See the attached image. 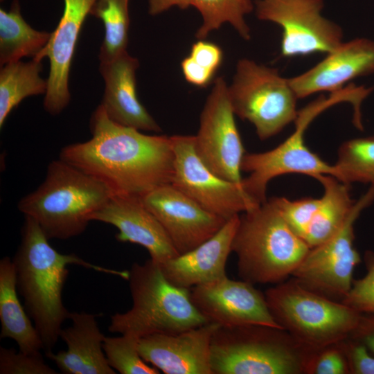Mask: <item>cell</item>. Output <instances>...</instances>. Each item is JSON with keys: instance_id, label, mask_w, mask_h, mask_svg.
I'll list each match as a JSON object with an SVG mask.
<instances>
[{"instance_id": "cell-22", "label": "cell", "mask_w": 374, "mask_h": 374, "mask_svg": "<svg viewBox=\"0 0 374 374\" xmlns=\"http://www.w3.org/2000/svg\"><path fill=\"white\" fill-rule=\"evenodd\" d=\"M71 326L62 328L60 338L66 350L45 353L62 373L115 374L103 350L105 336L101 332L96 315L84 312H71Z\"/></svg>"}, {"instance_id": "cell-26", "label": "cell", "mask_w": 374, "mask_h": 374, "mask_svg": "<svg viewBox=\"0 0 374 374\" xmlns=\"http://www.w3.org/2000/svg\"><path fill=\"white\" fill-rule=\"evenodd\" d=\"M42 61L32 59L18 61L1 66L0 70V127L10 112L24 98L46 93L47 80L39 75Z\"/></svg>"}, {"instance_id": "cell-25", "label": "cell", "mask_w": 374, "mask_h": 374, "mask_svg": "<svg viewBox=\"0 0 374 374\" xmlns=\"http://www.w3.org/2000/svg\"><path fill=\"white\" fill-rule=\"evenodd\" d=\"M51 35L34 29L24 20L17 0L12 1L8 11L1 8V66L25 57L35 58L47 44Z\"/></svg>"}, {"instance_id": "cell-30", "label": "cell", "mask_w": 374, "mask_h": 374, "mask_svg": "<svg viewBox=\"0 0 374 374\" xmlns=\"http://www.w3.org/2000/svg\"><path fill=\"white\" fill-rule=\"evenodd\" d=\"M139 338L130 334L105 337L103 350L109 366L121 374H159L160 371L146 362L139 349Z\"/></svg>"}, {"instance_id": "cell-18", "label": "cell", "mask_w": 374, "mask_h": 374, "mask_svg": "<svg viewBox=\"0 0 374 374\" xmlns=\"http://www.w3.org/2000/svg\"><path fill=\"white\" fill-rule=\"evenodd\" d=\"M91 221L115 226L118 242L143 247L159 265L179 255L167 233L140 197L112 195L91 215Z\"/></svg>"}, {"instance_id": "cell-13", "label": "cell", "mask_w": 374, "mask_h": 374, "mask_svg": "<svg viewBox=\"0 0 374 374\" xmlns=\"http://www.w3.org/2000/svg\"><path fill=\"white\" fill-rule=\"evenodd\" d=\"M225 80L217 78L200 116L195 136V150L215 174L242 184L241 163L244 155Z\"/></svg>"}, {"instance_id": "cell-28", "label": "cell", "mask_w": 374, "mask_h": 374, "mask_svg": "<svg viewBox=\"0 0 374 374\" xmlns=\"http://www.w3.org/2000/svg\"><path fill=\"white\" fill-rule=\"evenodd\" d=\"M202 17V24L195 36L203 39L224 23L230 24L244 39L251 37L250 29L245 21V15L253 8L251 0H192Z\"/></svg>"}, {"instance_id": "cell-10", "label": "cell", "mask_w": 374, "mask_h": 374, "mask_svg": "<svg viewBox=\"0 0 374 374\" xmlns=\"http://www.w3.org/2000/svg\"><path fill=\"white\" fill-rule=\"evenodd\" d=\"M374 202L371 185L355 203L341 228L323 243L310 249L292 277L305 287L341 301L350 290L353 272L361 262L354 246L355 224L362 212Z\"/></svg>"}, {"instance_id": "cell-37", "label": "cell", "mask_w": 374, "mask_h": 374, "mask_svg": "<svg viewBox=\"0 0 374 374\" xmlns=\"http://www.w3.org/2000/svg\"><path fill=\"white\" fill-rule=\"evenodd\" d=\"M348 337L362 342L374 355V315L362 314L357 327Z\"/></svg>"}, {"instance_id": "cell-29", "label": "cell", "mask_w": 374, "mask_h": 374, "mask_svg": "<svg viewBox=\"0 0 374 374\" xmlns=\"http://www.w3.org/2000/svg\"><path fill=\"white\" fill-rule=\"evenodd\" d=\"M334 165L339 181L348 185L353 182L374 185V136L344 142Z\"/></svg>"}, {"instance_id": "cell-20", "label": "cell", "mask_w": 374, "mask_h": 374, "mask_svg": "<svg viewBox=\"0 0 374 374\" xmlns=\"http://www.w3.org/2000/svg\"><path fill=\"white\" fill-rule=\"evenodd\" d=\"M138 60L127 51L114 59L100 63L105 81L100 105L114 122L140 131L159 132L161 128L137 96L136 71Z\"/></svg>"}, {"instance_id": "cell-16", "label": "cell", "mask_w": 374, "mask_h": 374, "mask_svg": "<svg viewBox=\"0 0 374 374\" xmlns=\"http://www.w3.org/2000/svg\"><path fill=\"white\" fill-rule=\"evenodd\" d=\"M220 326L213 322L177 333H156L141 337L142 358L166 374H213L211 344Z\"/></svg>"}, {"instance_id": "cell-2", "label": "cell", "mask_w": 374, "mask_h": 374, "mask_svg": "<svg viewBox=\"0 0 374 374\" xmlns=\"http://www.w3.org/2000/svg\"><path fill=\"white\" fill-rule=\"evenodd\" d=\"M21 242L12 258L17 287L24 306L33 321L45 353L52 351L62 326L71 312L62 301V290L69 275L67 266L78 265L126 280L128 271H117L90 263L75 254H64L48 242L37 222L24 215Z\"/></svg>"}, {"instance_id": "cell-19", "label": "cell", "mask_w": 374, "mask_h": 374, "mask_svg": "<svg viewBox=\"0 0 374 374\" xmlns=\"http://www.w3.org/2000/svg\"><path fill=\"white\" fill-rule=\"evenodd\" d=\"M374 73V41L356 38L342 42L335 51L305 72L289 78L298 99L344 89L349 81Z\"/></svg>"}, {"instance_id": "cell-31", "label": "cell", "mask_w": 374, "mask_h": 374, "mask_svg": "<svg viewBox=\"0 0 374 374\" xmlns=\"http://www.w3.org/2000/svg\"><path fill=\"white\" fill-rule=\"evenodd\" d=\"M364 261L366 274L353 280L341 302L361 314L374 315V251H366Z\"/></svg>"}, {"instance_id": "cell-36", "label": "cell", "mask_w": 374, "mask_h": 374, "mask_svg": "<svg viewBox=\"0 0 374 374\" xmlns=\"http://www.w3.org/2000/svg\"><path fill=\"white\" fill-rule=\"evenodd\" d=\"M181 67L186 81L197 87L208 84L215 74L196 63L190 56L182 60Z\"/></svg>"}, {"instance_id": "cell-3", "label": "cell", "mask_w": 374, "mask_h": 374, "mask_svg": "<svg viewBox=\"0 0 374 374\" xmlns=\"http://www.w3.org/2000/svg\"><path fill=\"white\" fill-rule=\"evenodd\" d=\"M112 195L100 181L59 158L48 164L43 182L17 207L49 240H66L82 233L91 215Z\"/></svg>"}, {"instance_id": "cell-11", "label": "cell", "mask_w": 374, "mask_h": 374, "mask_svg": "<svg viewBox=\"0 0 374 374\" xmlns=\"http://www.w3.org/2000/svg\"><path fill=\"white\" fill-rule=\"evenodd\" d=\"M174 168L171 184L205 210L228 220L257 206L242 184L221 178L200 159L195 136H171Z\"/></svg>"}, {"instance_id": "cell-9", "label": "cell", "mask_w": 374, "mask_h": 374, "mask_svg": "<svg viewBox=\"0 0 374 374\" xmlns=\"http://www.w3.org/2000/svg\"><path fill=\"white\" fill-rule=\"evenodd\" d=\"M228 92L235 114L253 125L261 140L279 133L297 118L298 98L289 78L276 69L241 59Z\"/></svg>"}, {"instance_id": "cell-12", "label": "cell", "mask_w": 374, "mask_h": 374, "mask_svg": "<svg viewBox=\"0 0 374 374\" xmlns=\"http://www.w3.org/2000/svg\"><path fill=\"white\" fill-rule=\"evenodd\" d=\"M323 7V0H257L256 14L282 28L283 57L327 55L341 44L343 31L321 15Z\"/></svg>"}, {"instance_id": "cell-5", "label": "cell", "mask_w": 374, "mask_h": 374, "mask_svg": "<svg viewBox=\"0 0 374 374\" xmlns=\"http://www.w3.org/2000/svg\"><path fill=\"white\" fill-rule=\"evenodd\" d=\"M132 308L111 317V332L138 338L156 333H177L209 321L193 303L190 290L170 283L151 258L134 262L128 271Z\"/></svg>"}, {"instance_id": "cell-4", "label": "cell", "mask_w": 374, "mask_h": 374, "mask_svg": "<svg viewBox=\"0 0 374 374\" xmlns=\"http://www.w3.org/2000/svg\"><path fill=\"white\" fill-rule=\"evenodd\" d=\"M310 249L289 226L273 197L240 216L231 246L238 275L253 285L285 281Z\"/></svg>"}, {"instance_id": "cell-33", "label": "cell", "mask_w": 374, "mask_h": 374, "mask_svg": "<svg viewBox=\"0 0 374 374\" xmlns=\"http://www.w3.org/2000/svg\"><path fill=\"white\" fill-rule=\"evenodd\" d=\"M306 374H349L340 341L316 350L308 363Z\"/></svg>"}, {"instance_id": "cell-35", "label": "cell", "mask_w": 374, "mask_h": 374, "mask_svg": "<svg viewBox=\"0 0 374 374\" xmlns=\"http://www.w3.org/2000/svg\"><path fill=\"white\" fill-rule=\"evenodd\" d=\"M189 56L202 67L215 73L222 63V51L215 44L200 40L193 44Z\"/></svg>"}, {"instance_id": "cell-38", "label": "cell", "mask_w": 374, "mask_h": 374, "mask_svg": "<svg viewBox=\"0 0 374 374\" xmlns=\"http://www.w3.org/2000/svg\"><path fill=\"white\" fill-rule=\"evenodd\" d=\"M192 0H149L148 12L151 15L160 14L172 6L186 9L191 6Z\"/></svg>"}, {"instance_id": "cell-24", "label": "cell", "mask_w": 374, "mask_h": 374, "mask_svg": "<svg viewBox=\"0 0 374 374\" xmlns=\"http://www.w3.org/2000/svg\"><path fill=\"white\" fill-rule=\"evenodd\" d=\"M323 187L303 240L311 249L329 240L343 226L354 203L349 185L332 175L317 176Z\"/></svg>"}, {"instance_id": "cell-21", "label": "cell", "mask_w": 374, "mask_h": 374, "mask_svg": "<svg viewBox=\"0 0 374 374\" xmlns=\"http://www.w3.org/2000/svg\"><path fill=\"white\" fill-rule=\"evenodd\" d=\"M239 220V215L233 216L206 241L159 265L166 278L190 290L226 276V265Z\"/></svg>"}, {"instance_id": "cell-14", "label": "cell", "mask_w": 374, "mask_h": 374, "mask_svg": "<svg viewBox=\"0 0 374 374\" xmlns=\"http://www.w3.org/2000/svg\"><path fill=\"white\" fill-rule=\"evenodd\" d=\"M190 296L208 321L222 327L258 324L282 328L271 315L265 294L245 280L225 276L190 288Z\"/></svg>"}, {"instance_id": "cell-8", "label": "cell", "mask_w": 374, "mask_h": 374, "mask_svg": "<svg viewBox=\"0 0 374 374\" xmlns=\"http://www.w3.org/2000/svg\"><path fill=\"white\" fill-rule=\"evenodd\" d=\"M358 100V90L351 84L331 93L329 97L321 96L298 112L294 132L279 145L264 152L244 154L241 170L249 173L242 181L246 192L261 204L267 199L269 181L282 175L300 173L314 178L328 175L337 179L335 165L326 163L306 146L305 132L313 119L327 108L341 102L354 106Z\"/></svg>"}, {"instance_id": "cell-15", "label": "cell", "mask_w": 374, "mask_h": 374, "mask_svg": "<svg viewBox=\"0 0 374 374\" xmlns=\"http://www.w3.org/2000/svg\"><path fill=\"white\" fill-rule=\"evenodd\" d=\"M141 199L159 220L179 254L211 238L227 221L205 210L171 184L156 188Z\"/></svg>"}, {"instance_id": "cell-7", "label": "cell", "mask_w": 374, "mask_h": 374, "mask_svg": "<svg viewBox=\"0 0 374 374\" xmlns=\"http://www.w3.org/2000/svg\"><path fill=\"white\" fill-rule=\"evenodd\" d=\"M265 296L280 327L313 350L348 337L362 314L305 287L292 277L267 289Z\"/></svg>"}, {"instance_id": "cell-34", "label": "cell", "mask_w": 374, "mask_h": 374, "mask_svg": "<svg viewBox=\"0 0 374 374\" xmlns=\"http://www.w3.org/2000/svg\"><path fill=\"white\" fill-rule=\"evenodd\" d=\"M349 374H374V355L362 342L350 337L340 341Z\"/></svg>"}, {"instance_id": "cell-6", "label": "cell", "mask_w": 374, "mask_h": 374, "mask_svg": "<svg viewBox=\"0 0 374 374\" xmlns=\"http://www.w3.org/2000/svg\"><path fill=\"white\" fill-rule=\"evenodd\" d=\"M315 351L282 328L220 326L211 344V367L213 374H306Z\"/></svg>"}, {"instance_id": "cell-39", "label": "cell", "mask_w": 374, "mask_h": 374, "mask_svg": "<svg viewBox=\"0 0 374 374\" xmlns=\"http://www.w3.org/2000/svg\"><path fill=\"white\" fill-rule=\"evenodd\" d=\"M3 1V0H1V1Z\"/></svg>"}, {"instance_id": "cell-27", "label": "cell", "mask_w": 374, "mask_h": 374, "mask_svg": "<svg viewBox=\"0 0 374 374\" xmlns=\"http://www.w3.org/2000/svg\"><path fill=\"white\" fill-rule=\"evenodd\" d=\"M129 0H96L89 15L100 19L105 36L98 55L100 62L126 51L128 43Z\"/></svg>"}, {"instance_id": "cell-23", "label": "cell", "mask_w": 374, "mask_h": 374, "mask_svg": "<svg viewBox=\"0 0 374 374\" xmlns=\"http://www.w3.org/2000/svg\"><path fill=\"white\" fill-rule=\"evenodd\" d=\"M18 295L12 260L5 256L0 260V338L14 340L23 353L39 354L42 341Z\"/></svg>"}, {"instance_id": "cell-32", "label": "cell", "mask_w": 374, "mask_h": 374, "mask_svg": "<svg viewBox=\"0 0 374 374\" xmlns=\"http://www.w3.org/2000/svg\"><path fill=\"white\" fill-rule=\"evenodd\" d=\"M46 364L41 353L16 352L13 348H0V374H57Z\"/></svg>"}, {"instance_id": "cell-17", "label": "cell", "mask_w": 374, "mask_h": 374, "mask_svg": "<svg viewBox=\"0 0 374 374\" xmlns=\"http://www.w3.org/2000/svg\"><path fill=\"white\" fill-rule=\"evenodd\" d=\"M96 0H64V8L56 28L41 52L33 59L50 60L44 109L60 114L69 105L71 94L69 78L72 59L82 24Z\"/></svg>"}, {"instance_id": "cell-1", "label": "cell", "mask_w": 374, "mask_h": 374, "mask_svg": "<svg viewBox=\"0 0 374 374\" xmlns=\"http://www.w3.org/2000/svg\"><path fill=\"white\" fill-rule=\"evenodd\" d=\"M91 138L62 148L59 158L103 183L113 195L142 197L171 184V136L149 135L112 121L100 104L89 122Z\"/></svg>"}]
</instances>
